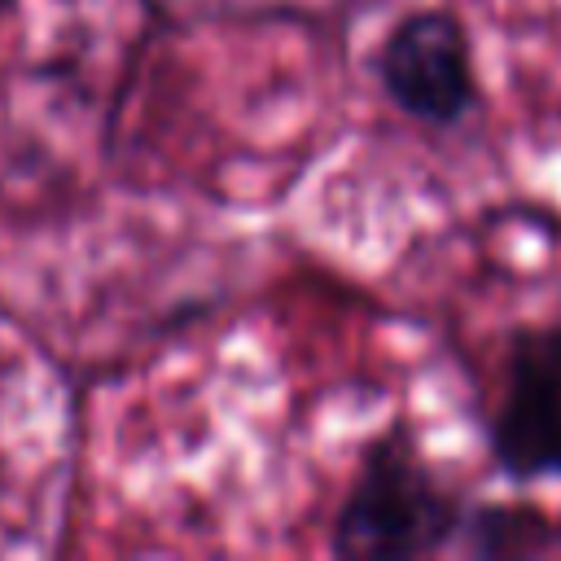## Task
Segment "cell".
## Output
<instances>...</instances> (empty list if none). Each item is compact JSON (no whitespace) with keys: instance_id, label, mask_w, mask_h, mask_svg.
I'll list each match as a JSON object with an SVG mask.
<instances>
[{"instance_id":"3","label":"cell","mask_w":561,"mask_h":561,"mask_svg":"<svg viewBox=\"0 0 561 561\" xmlns=\"http://www.w3.org/2000/svg\"><path fill=\"white\" fill-rule=\"evenodd\" d=\"M377 75L386 96L434 127H451L469 118L478 105V75L465 26L447 9L408 13L381 44Z\"/></svg>"},{"instance_id":"2","label":"cell","mask_w":561,"mask_h":561,"mask_svg":"<svg viewBox=\"0 0 561 561\" xmlns=\"http://www.w3.org/2000/svg\"><path fill=\"white\" fill-rule=\"evenodd\" d=\"M486 443L513 482L561 478V320L513 333Z\"/></svg>"},{"instance_id":"4","label":"cell","mask_w":561,"mask_h":561,"mask_svg":"<svg viewBox=\"0 0 561 561\" xmlns=\"http://www.w3.org/2000/svg\"><path fill=\"white\" fill-rule=\"evenodd\" d=\"M465 552L473 557H539L561 539V526L535 504H478L460 526Z\"/></svg>"},{"instance_id":"1","label":"cell","mask_w":561,"mask_h":561,"mask_svg":"<svg viewBox=\"0 0 561 561\" xmlns=\"http://www.w3.org/2000/svg\"><path fill=\"white\" fill-rule=\"evenodd\" d=\"M469 504L438 482L403 434H381L337 508L333 552L351 561H408L430 557L460 539Z\"/></svg>"}]
</instances>
